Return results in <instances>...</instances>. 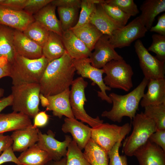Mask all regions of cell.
<instances>
[{"label": "cell", "mask_w": 165, "mask_h": 165, "mask_svg": "<svg viewBox=\"0 0 165 165\" xmlns=\"http://www.w3.org/2000/svg\"><path fill=\"white\" fill-rule=\"evenodd\" d=\"M152 42L147 50L155 53V57L160 61L165 62V35L154 34L152 36Z\"/></svg>", "instance_id": "36"}, {"label": "cell", "mask_w": 165, "mask_h": 165, "mask_svg": "<svg viewBox=\"0 0 165 165\" xmlns=\"http://www.w3.org/2000/svg\"><path fill=\"white\" fill-rule=\"evenodd\" d=\"M133 130L131 134L124 140L122 152L126 156H132L135 151L144 145L150 135L157 130L154 122L141 112L132 119Z\"/></svg>", "instance_id": "5"}, {"label": "cell", "mask_w": 165, "mask_h": 165, "mask_svg": "<svg viewBox=\"0 0 165 165\" xmlns=\"http://www.w3.org/2000/svg\"><path fill=\"white\" fill-rule=\"evenodd\" d=\"M124 139H120L107 152L109 161V165H128L127 156L120 155L119 149L121 145V142Z\"/></svg>", "instance_id": "39"}, {"label": "cell", "mask_w": 165, "mask_h": 165, "mask_svg": "<svg viewBox=\"0 0 165 165\" xmlns=\"http://www.w3.org/2000/svg\"><path fill=\"white\" fill-rule=\"evenodd\" d=\"M56 7L51 3L33 15L35 21L48 31L62 36L63 31L60 20L55 13Z\"/></svg>", "instance_id": "22"}, {"label": "cell", "mask_w": 165, "mask_h": 165, "mask_svg": "<svg viewBox=\"0 0 165 165\" xmlns=\"http://www.w3.org/2000/svg\"><path fill=\"white\" fill-rule=\"evenodd\" d=\"M11 89L13 97L11 106L13 111L34 118L39 111V84L13 85Z\"/></svg>", "instance_id": "4"}, {"label": "cell", "mask_w": 165, "mask_h": 165, "mask_svg": "<svg viewBox=\"0 0 165 165\" xmlns=\"http://www.w3.org/2000/svg\"><path fill=\"white\" fill-rule=\"evenodd\" d=\"M106 76L105 84L111 88L120 89L128 92L133 87L134 73L131 66L123 59L112 60L102 68Z\"/></svg>", "instance_id": "6"}, {"label": "cell", "mask_w": 165, "mask_h": 165, "mask_svg": "<svg viewBox=\"0 0 165 165\" xmlns=\"http://www.w3.org/2000/svg\"><path fill=\"white\" fill-rule=\"evenodd\" d=\"M52 0H27L23 10L33 16L44 7L50 3Z\"/></svg>", "instance_id": "40"}, {"label": "cell", "mask_w": 165, "mask_h": 165, "mask_svg": "<svg viewBox=\"0 0 165 165\" xmlns=\"http://www.w3.org/2000/svg\"><path fill=\"white\" fill-rule=\"evenodd\" d=\"M148 81L144 77L137 87L125 95H119L114 93L109 94L108 96L113 104L112 108L110 111L103 112L101 116L119 123L121 122L124 116L132 120L138 110L139 103L145 94Z\"/></svg>", "instance_id": "2"}, {"label": "cell", "mask_w": 165, "mask_h": 165, "mask_svg": "<svg viewBox=\"0 0 165 165\" xmlns=\"http://www.w3.org/2000/svg\"><path fill=\"white\" fill-rule=\"evenodd\" d=\"M67 149L66 165H90L74 141L72 140Z\"/></svg>", "instance_id": "34"}, {"label": "cell", "mask_w": 165, "mask_h": 165, "mask_svg": "<svg viewBox=\"0 0 165 165\" xmlns=\"http://www.w3.org/2000/svg\"><path fill=\"white\" fill-rule=\"evenodd\" d=\"M23 32L27 37L42 47L48 38L50 31L35 21L30 24Z\"/></svg>", "instance_id": "31"}, {"label": "cell", "mask_w": 165, "mask_h": 165, "mask_svg": "<svg viewBox=\"0 0 165 165\" xmlns=\"http://www.w3.org/2000/svg\"><path fill=\"white\" fill-rule=\"evenodd\" d=\"M76 71L73 59L66 52L60 58L49 63L40 80V93L47 97L69 88Z\"/></svg>", "instance_id": "1"}, {"label": "cell", "mask_w": 165, "mask_h": 165, "mask_svg": "<svg viewBox=\"0 0 165 165\" xmlns=\"http://www.w3.org/2000/svg\"><path fill=\"white\" fill-rule=\"evenodd\" d=\"M61 130L64 133H70L73 140L82 150L91 138V128L75 118H65Z\"/></svg>", "instance_id": "16"}, {"label": "cell", "mask_w": 165, "mask_h": 165, "mask_svg": "<svg viewBox=\"0 0 165 165\" xmlns=\"http://www.w3.org/2000/svg\"><path fill=\"white\" fill-rule=\"evenodd\" d=\"M91 51L95 44L103 35L95 26L90 22L75 29H70Z\"/></svg>", "instance_id": "29"}, {"label": "cell", "mask_w": 165, "mask_h": 165, "mask_svg": "<svg viewBox=\"0 0 165 165\" xmlns=\"http://www.w3.org/2000/svg\"><path fill=\"white\" fill-rule=\"evenodd\" d=\"M148 140L165 152V130H157L150 135Z\"/></svg>", "instance_id": "41"}, {"label": "cell", "mask_w": 165, "mask_h": 165, "mask_svg": "<svg viewBox=\"0 0 165 165\" xmlns=\"http://www.w3.org/2000/svg\"><path fill=\"white\" fill-rule=\"evenodd\" d=\"M55 134L50 130L47 134L38 132V140L37 145L42 149L47 152L52 160L55 161L60 160L66 156L68 147L72 139L68 135L65 136V140L59 141L55 138Z\"/></svg>", "instance_id": "12"}, {"label": "cell", "mask_w": 165, "mask_h": 165, "mask_svg": "<svg viewBox=\"0 0 165 165\" xmlns=\"http://www.w3.org/2000/svg\"><path fill=\"white\" fill-rule=\"evenodd\" d=\"M148 90L140 101L142 107L165 103V79H161L149 80Z\"/></svg>", "instance_id": "21"}, {"label": "cell", "mask_w": 165, "mask_h": 165, "mask_svg": "<svg viewBox=\"0 0 165 165\" xmlns=\"http://www.w3.org/2000/svg\"><path fill=\"white\" fill-rule=\"evenodd\" d=\"M88 84V82L81 77L74 80L71 85L69 101L75 118L93 128L103 123V120L101 119L98 116L95 118L90 116L84 108L85 103L87 101L85 91Z\"/></svg>", "instance_id": "7"}, {"label": "cell", "mask_w": 165, "mask_h": 165, "mask_svg": "<svg viewBox=\"0 0 165 165\" xmlns=\"http://www.w3.org/2000/svg\"><path fill=\"white\" fill-rule=\"evenodd\" d=\"M39 131L33 124L13 131L10 136L13 141L12 147L13 151L22 152L37 143Z\"/></svg>", "instance_id": "17"}, {"label": "cell", "mask_w": 165, "mask_h": 165, "mask_svg": "<svg viewBox=\"0 0 165 165\" xmlns=\"http://www.w3.org/2000/svg\"><path fill=\"white\" fill-rule=\"evenodd\" d=\"M103 0H81V11L77 24L70 29L82 26L90 22V18L95 10L97 4L104 2Z\"/></svg>", "instance_id": "32"}, {"label": "cell", "mask_w": 165, "mask_h": 165, "mask_svg": "<svg viewBox=\"0 0 165 165\" xmlns=\"http://www.w3.org/2000/svg\"><path fill=\"white\" fill-rule=\"evenodd\" d=\"M35 21L33 16L24 10H16L0 5V24L23 32Z\"/></svg>", "instance_id": "14"}, {"label": "cell", "mask_w": 165, "mask_h": 165, "mask_svg": "<svg viewBox=\"0 0 165 165\" xmlns=\"http://www.w3.org/2000/svg\"><path fill=\"white\" fill-rule=\"evenodd\" d=\"M141 14L139 16L147 30L152 26L156 16L165 11V0H146L141 6Z\"/></svg>", "instance_id": "25"}, {"label": "cell", "mask_w": 165, "mask_h": 165, "mask_svg": "<svg viewBox=\"0 0 165 165\" xmlns=\"http://www.w3.org/2000/svg\"><path fill=\"white\" fill-rule=\"evenodd\" d=\"M134 47L144 78L148 80L165 78V63L151 55L140 40L135 41Z\"/></svg>", "instance_id": "9"}, {"label": "cell", "mask_w": 165, "mask_h": 165, "mask_svg": "<svg viewBox=\"0 0 165 165\" xmlns=\"http://www.w3.org/2000/svg\"><path fill=\"white\" fill-rule=\"evenodd\" d=\"M147 31L138 16L127 25L113 31L109 41L115 48H123L145 36Z\"/></svg>", "instance_id": "10"}, {"label": "cell", "mask_w": 165, "mask_h": 165, "mask_svg": "<svg viewBox=\"0 0 165 165\" xmlns=\"http://www.w3.org/2000/svg\"><path fill=\"white\" fill-rule=\"evenodd\" d=\"M4 92V90L2 88H0V98L3 96Z\"/></svg>", "instance_id": "52"}, {"label": "cell", "mask_w": 165, "mask_h": 165, "mask_svg": "<svg viewBox=\"0 0 165 165\" xmlns=\"http://www.w3.org/2000/svg\"><path fill=\"white\" fill-rule=\"evenodd\" d=\"M13 44L16 53L30 59L42 56V47L27 37L23 32L14 30Z\"/></svg>", "instance_id": "18"}, {"label": "cell", "mask_w": 165, "mask_h": 165, "mask_svg": "<svg viewBox=\"0 0 165 165\" xmlns=\"http://www.w3.org/2000/svg\"><path fill=\"white\" fill-rule=\"evenodd\" d=\"M17 158L22 165H45L52 160L48 153L36 143L21 152Z\"/></svg>", "instance_id": "26"}, {"label": "cell", "mask_w": 165, "mask_h": 165, "mask_svg": "<svg viewBox=\"0 0 165 165\" xmlns=\"http://www.w3.org/2000/svg\"><path fill=\"white\" fill-rule=\"evenodd\" d=\"M143 113L155 123L157 130H165V103L144 107Z\"/></svg>", "instance_id": "33"}, {"label": "cell", "mask_w": 165, "mask_h": 165, "mask_svg": "<svg viewBox=\"0 0 165 165\" xmlns=\"http://www.w3.org/2000/svg\"><path fill=\"white\" fill-rule=\"evenodd\" d=\"M42 56L49 62L61 57L66 52L61 36L50 31L48 38L42 47Z\"/></svg>", "instance_id": "27"}, {"label": "cell", "mask_w": 165, "mask_h": 165, "mask_svg": "<svg viewBox=\"0 0 165 165\" xmlns=\"http://www.w3.org/2000/svg\"><path fill=\"white\" fill-rule=\"evenodd\" d=\"M77 7H58L57 12L63 32L70 30L76 18L78 10Z\"/></svg>", "instance_id": "35"}, {"label": "cell", "mask_w": 165, "mask_h": 165, "mask_svg": "<svg viewBox=\"0 0 165 165\" xmlns=\"http://www.w3.org/2000/svg\"><path fill=\"white\" fill-rule=\"evenodd\" d=\"M49 119V116L45 111L38 112L34 117L33 125L36 127H44L48 123Z\"/></svg>", "instance_id": "46"}, {"label": "cell", "mask_w": 165, "mask_h": 165, "mask_svg": "<svg viewBox=\"0 0 165 165\" xmlns=\"http://www.w3.org/2000/svg\"><path fill=\"white\" fill-rule=\"evenodd\" d=\"M11 64L4 57L0 58V79L6 76H10Z\"/></svg>", "instance_id": "47"}, {"label": "cell", "mask_w": 165, "mask_h": 165, "mask_svg": "<svg viewBox=\"0 0 165 165\" xmlns=\"http://www.w3.org/2000/svg\"><path fill=\"white\" fill-rule=\"evenodd\" d=\"M12 101L13 97L11 94L7 97H3L0 100V113L6 107L12 105Z\"/></svg>", "instance_id": "49"}, {"label": "cell", "mask_w": 165, "mask_h": 165, "mask_svg": "<svg viewBox=\"0 0 165 165\" xmlns=\"http://www.w3.org/2000/svg\"><path fill=\"white\" fill-rule=\"evenodd\" d=\"M149 30L151 32H156L157 34L165 35V13L158 17L157 24L152 26Z\"/></svg>", "instance_id": "45"}, {"label": "cell", "mask_w": 165, "mask_h": 165, "mask_svg": "<svg viewBox=\"0 0 165 165\" xmlns=\"http://www.w3.org/2000/svg\"><path fill=\"white\" fill-rule=\"evenodd\" d=\"M133 156L140 165H165V152L148 140L135 151Z\"/></svg>", "instance_id": "15"}, {"label": "cell", "mask_w": 165, "mask_h": 165, "mask_svg": "<svg viewBox=\"0 0 165 165\" xmlns=\"http://www.w3.org/2000/svg\"><path fill=\"white\" fill-rule=\"evenodd\" d=\"M70 93L69 88L57 94L46 97L49 104L46 107V110L52 111L53 115L60 119L63 116L67 118H75L70 105Z\"/></svg>", "instance_id": "19"}, {"label": "cell", "mask_w": 165, "mask_h": 165, "mask_svg": "<svg viewBox=\"0 0 165 165\" xmlns=\"http://www.w3.org/2000/svg\"><path fill=\"white\" fill-rule=\"evenodd\" d=\"M105 2L117 7L130 16H136L139 13L133 0H105Z\"/></svg>", "instance_id": "38"}, {"label": "cell", "mask_w": 165, "mask_h": 165, "mask_svg": "<svg viewBox=\"0 0 165 165\" xmlns=\"http://www.w3.org/2000/svg\"><path fill=\"white\" fill-rule=\"evenodd\" d=\"M73 63L78 75L83 78L90 79L93 83L98 86L100 91L97 92L98 96L102 100L112 103L110 98L106 93V91L111 90V88L107 86L104 82L103 69L97 68L92 66L89 57L73 59Z\"/></svg>", "instance_id": "11"}, {"label": "cell", "mask_w": 165, "mask_h": 165, "mask_svg": "<svg viewBox=\"0 0 165 165\" xmlns=\"http://www.w3.org/2000/svg\"><path fill=\"white\" fill-rule=\"evenodd\" d=\"M32 124L30 118L22 113L13 111L0 113V134L24 128Z\"/></svg>", "instance_id": "24"}, {"label": "cell", "mask_w": 165, "mask_h": 165, "mask_svg": "<svg viewBox=\"0 0 165 165\" xmlns=\"http://www.w3.org/2000/svg\"><path fill=\"white\" fill-rule=\"evenodd\" d=\"M81 0H52L51 3L56 7L80 8Z\"/></svg>", "instance_id": "44"}, {"label": "cell", "mask_w": 165, "mask_h": 165, "mask_svg": "<svg viewBox=\"0 0 165 165\" xmlns=\"http://www.w3.org/2000/svg\"><path fill=\"white\" fill-rule=\"evenodd\" d=\"M84 149L83 154L90 165H109L107 152L91 138Z\"/></svg>", "instance_id": "30"}, {"label": "cell", "mask_w": 165, "mask_h": 165, "mask_svg": "<svg viewBox=\"0 0 165 165\" xmlns=\"http://www.w3.org/2000/svg\"><path fill=\"white\" fill-rule=\"evenodd\" d=\"M107 14L116 22L123 27L126 25L130 16L117 7L104 2L101 4Z\"/></svg>", "instance_id": "37"}, {"label": "cell", "mask_w": 165, "mask_h": 165, "mask_svg": "<svg viewBox=\"0 0 165 165\" xmlns=\"http://www.w3.org/2000/svg\"><path fill=\"white\" fill-rule=\"evenodd\" d=\"M13 141L10 136L0 134V154L13 144Z\"/></svg>", "instance_id": "48"}, {"label": "cell", "mask_w": 165, "mask_h": 165, "mask_svg": "<svg viewBox=\"0 0 165 165\" xmlns=\"http://www.w3.org/2000/svg\"><path fill=\"white\" fill-rule=\"evenodd\" d=\"M8 162H12L17 165H22L14 154L12 146L4 151L0 156V165Z\"/></svg>", "instance_id": "42"}, {"label": "cell", "mask_w": 165, "mask_h": 165, "mask_svg": "<svg viewBox=\"0 0 165 165\" xmlns=\"http://www.w3.org/2000/svg\"><path fill=\"white\" fill-rule=\"evenodd\" d=\"M49 62L44 56L30 59L16 53L11 64L10 76L13 85L39 83Z\"/></svg>", "instance_id": "3"}, {"label": "cell", "mask_w": 165, "mask_h": 165, "mask_svg": "<svg viewBox=\"0 0 165 165\" xmlns=\"http://www.w3.org/2000/svg\"><path fill=\"white\" fill-rule=\"evenodd\" d=\"M101 4L97 5L96 9L90 18V23L103 35L110 36L115 31L123 27L107 14Z\"/></svg>", "instance_id": "23"}, {"label": "cell", "mask_w": 165, "mask_h": 165, "mask_svg": "<svg viewBox=\"0 0 165 165\" xmlns=\"http://www.w3.org/2000/svg\"><path fill=\"white\" fill-rule=\"evenodd\" d=\"M39 97L42 106L43 107H46L49 104V101L47 98L40 93Z\"/></svg>", "instance_id": "51"}, {"label": "cell", "mask_w": 165, "mask_h": 165, "mask_svg": "<svg viewBox=\"0 0 165 165\" xmlns=\"http://www.w3.org/2000/svg\"><path fill=\"white\" fill-rule=\"evenodd\" d=\"M27 0H0V5L16 10H23Z\"/></svg>", "instance_id": "43"}, {"label": "cell", "mask_w": 165, "mask_h": 165, "mask_svg": "<svg viewBox=\"0 0 165 165\" xmlns=\"http://www.w3.org/2000/svg\"><path fill=\"white\" fill-rule=\"evenodd\" d=\"M109 37L107 35H103L96 43L94 50L89 57L91 64L95 68L101 69L112 60L123 59L110 43Z\"/></svg>", "instance_id": "13"}, {"label": "cell", "mask_w": 165, "mask_h": 165, "mask_svg": "<svg viewBox=\"0 0 165 165\" xmlns=\"http://www.w3.org/2000/svg\"><path fill=\"white\" fill-rule=\"evenodd\" d=\"M61 38L66 51L73 59L89 57L91 51L72 30L63 31Z\"/></svg>", "instance_id": "20"}, {"label": "cell", "mask_w": 165, "mask_h": 165, "mask_svg": "<svg viewBox=\"0 0 165 165\" xmlns=\"http://www.w3.org/2000/svg\"><path fill=\"white\" fill-rule=\"evenodd\" d=\"M66 162L67 157L65 156L59 161H55L52 160H50L45 165H66Z\"/></svg>", "instance_id": "50"}, {"label": "cell", "mask_w": 165, "mask_h": 165, "mask_svg": "<svg viewBox=\"0 0 165 165\" xmlns=\"http://www.w3.org/2000/svg\"><path fill=\"white\" fill-rule=\"evenodd\" d=\"M131 129L127 123L122 126L103 123L91 128V138L106 152H109L121 138H125Z\"/></svg>", "instance_id": "8"}, {"label": "cell", "mask_w": 165, "mask_h": 165, "mask_svg": "<svg viewBox=\"0 0 165 165\" xmlns=\"http://www.w3.org/2000/svg\"><path fill=\"white\" fill-rule=\"evenodd\" d=\"M14 30L0 24V58H6L11 64L16 54L13 44Z\"/></svg>", "instance_id": "28"}]
</instances>
